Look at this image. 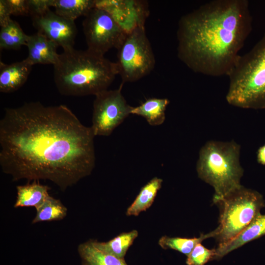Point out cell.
<instances>
[{"label": "cell", "instance_id": "14", "mask_svg": "<svg viewBox=\"0 0 265 265\" xmlns=\"http://www.w3.org/2000/svg\"><path fill=\"white\" fill-rule=\"evenodd\" d=\"M78 251L82 265H128L124 259L116 257L100 249L95 239L79 244Z\"/></svg>", "mask_w": 265, "mask_h": 265}, {"label": "cell", "instance_id": "20", "mask_svg": "<svg viewBox=\"0 0 265 265\" xmlns=\"http://www.w3.org/2000/svg\"><path fill=\"white\" fill-rule=\"evenodd\" d=\"M137 230L123 232L106 242H100L95 239L96 244L102 250L116 257L124 259L129 247L137 237Z\"/></svg>", "mask_w": 265, "mask_h": 265}, {"label": "cell", "instance_id": "18", "mask_svg": "<svg viewBox=\"0 0 265 265\" xmlns=\"http://www.w3.org/2000/svg\"><path fill=\"white\" fill-rule=\"evenodd\" d=\"M95 6L94 0H52L55 12L67 19L74 21L85 16Z\"/></svg>", "mask_w": 265, "mask_h": 265}, {"label": "cell", "instance_id": "11", "mask_svg": "<svg viewBox=\"0 0 265 265\" xmlns=\"http://www.w3.org/2000/svg\"><path fill=\"white\" fill-rule=\"evenodd\" d=\"M26 46L28 51L26 59L32 65L37 64L53 65L58 59V46L38 32L28 35Z\"/></svg>", "mask_w": 265, "mask_h": 265}, {"label": "cell", "instance_id": "16", "mask_svg": "<svg viewBox=\"0 0 265 265\" xmlns=\"http://www.w3.org/2000/svg\"><path fill=\"white\" fill-rule=\"evenodd\" d=\"M169 103L166 98H149L138 106H132L131 114L144 117L151 126H159L165 120V110Z\"/></svg>", "mask_w": 265, "mask_h": 265}, {"label": "cell", "instance_id": "5", "mask_svg": "<svg viewBox=\"0 0 265 265\" xmlns=\"http://www.w3.org/2000/svg\"><path fill=\"white\" fill-rule=\"evenodd\" d=\"M228 77L226 99L230 105L265 109V33L248 52L240 55Z\"/></svg>", "mask_w": 265, "mask_h": 265}, {"label": "cell", "instance_id": "27", "mask_svg": "<svg viewBox=\"0 0 265 265\" xmlns=\"http://www.w3.org/2000/svg\"><path fill=\"white\" fill-rule=\"evenodd\" d=\"M257 160L259 164L265 165V144L258 149L257 152Z\"/></svg>", "mask_w": 265, "mask_h": 265}, {"label": "cell", "instance_id": "24", "mask_svg": "<svg viewBox=\"0 0 265 265\" xmlns=\"http://www.w3.org/2000/svg\"><path fill=\"white\" fill-rule=\"evenodd\" d=\"M52 0H28L29 15L31 17L41 15L52 6Z\"/></svg>", "mask_w": 265, "mask_h": 265}, {"label": "cell", "instance_id": "19", "mask_svg": "<svg viewBox=\"0 0 265 265\" xmlns=\"http://www.w3.org/2000/svg\"><path fill=\"white\" fill-rule=\"evenodd\" d=\"M28 35L23 30L19 24L11 20L7 25L1 27L0 48L1 50H18L26 45Z\"/></svg>", "mask_w": 265, "mask_h": 265}, {"label": "cell", "instance_id": "4", "mask_svg": "<svg viewBox=\"0 0 265 265\" xmlns=\"http://www.w3.org/2000/svg\"><path fill=\"white\" fill-rule=\"evenodd\" d=\"M240 151V145L234 140H210L200 150L196 171L199 178L214 188L215 204L241 186Z\"/></svg>", "mask_w": 265, "mask_h": 265}, {"label": "cell", "instance_id": "6", "mask_svg": "<svg viewBox=\"0 0 265 265\" xmlns=\"http://www.w3.org/2000/svg\"><path fill=\"white\" fill-rule=\"evenodd\" d=\"M222 206L219 224L214 237L222 245L249 225L261 212L265 203L259 192L241 186L225 196L218 204Z\"/></svg>", "mask_w": 265, "mask_h": 265}, {"label": "cell", "instance_id": "9", "mask_svg": "<svg viewBox=\"0 0 265 265\" xmlns=\"http://www.w3.org/2000/svg\"><path fill=\"white\" fill-rule=\"evenodd\" d=\"M123 85L122 83L117 89H107L95 95L91 126L95 136H109L131 114L132 106L122 94Z\"/></svg>", "mask_w": 265, "mask_h": 265}, {"label": "cell", "instance_id": "21", "mask_svg": "<svg viewBox=\"0 0 265 265\" xmlns=\"http://www.w3.org/2000/svg\"><path fill=\"white\" fill-rule=\"evenodd\" d=\"M217 234L215 229L206 234H202L198 238H185L180 237H161L159 240V244L164 249H171L178 251L187 256L194 247L203 240L211 237H214Z\"/></svg>", "mask_w": 265, "mask_h": 265}, {"label": "cell", "instance_id": "3", "mask_svg": "<svg viewBox=\"0 0 265 265\" xmlns=\"http://www.w3.org/2000/svg\"><path fill=\"white\" fill-rule=\"evenodd\" d=\"M53 66L56 87L66 96H95L107 90L118 75L116 62L87 49L63 51Z\"/></svg>", "mask_w": 265, "mask_h": 265}, {"label": "cell", "instance_id": "26", "mask_svg": "<svg viewBox=\"0 0 265 265\" xmlns=\"http://www.w3.org/2000/svg\"><path fill=\"white\" fill-rule=\"evenodd\" d=\"M11 12L6 0H0V26L1 27L7 25L12 19Z\"/></svg>", "mask_w": 265, "mask_h": 265}, {"label": "cell", "instance_id": "13", "mask_svg": "<svg viewBox=\"0 0 265 265\" xmlns=\"http://www.w3.org/2000/svg\"><path fill=\"white\" fill-rule=\"evenodd\" d=\"M265 235V214L260 213L235 238L215 248L214 259H220L229 252Z\"/></svg>", "mask_w": 265, "mask_h": 265}, {"label": "cell", "instance_id": "8", "mask_svg": "<svg viewBox=\"0 0 265 265\" xmlns=\"http://www.w3.org/2000/svg\"><path fill=\"white\" fill-rule=\"evenodd\" d=\"M84 17L82 26L87 50L104 55L111 48L118 49L128 32L109 12L95 7Z\"/></svg>", "mask_w": 265, "mask_h": 265}, {"label": "cell", "instance_id": "23", "mask_svg": "<svg viewBox=\"0 0 265 265\" xmlns=\"http://www.w3.org/2000/svg\"><path fill=\"white\" fill-rule=\"evenodd\" d=\"M215 249H209L201 244H197L187 256V265H204L209 261L214 259Z\"/></svg>", "mask_w": 265, "mask_h": 265}, {"label": "cell", "instance_id": "12", "mask_svg": "<svg viewBox=\"0 0 265 265\" xmlns=\"http://www.w3.org/2000/svg\"><path fill=\"white\" fill-rule=\"evenodd\" d=\"M32 66L26 58L10 64L0 61V92L11 93L21 87L27 80Z\"/></svg>", "mask_w": 265, "mask_h": 265}, {"label": "cell", "instance_id": "22", "mask_svg": "<svg viewBox=\"0 0 265 265\" xmlns=\"http://www.w3.org/2000/svg\"><path fill=\"white\" fill-rule=\"evenodd\" d=\"M36 210V214L32 221V224L61 220L66 217L67 213V209L61 201L50 195Z\"/></svg>", "mask_w": 265, "mask_h": 265}, {"label": "cell", "instance_id": "25", "mask_svg": "<svg viewBox=\"0 0 265 265\" xmlns=\"http://www.w3.org/2000/svg\"><path fill=\"white\" fill-rule=\"evenodd\" d=\"M6 1L12 15H29L28 0H6Z\"/></svg>", "mask_w": 265, "mask_h": 265}, {"label": "cell", "instance_id": "15", "mask_svg": "<svg viewBox=\"0 0 265 265\" xmlns=\"http://www.w3.org/2000/svg\"><path fill=\"white\" fill-rule=\"evenodd\" d=\"M15 208L20 207H31L35 209L40 206L50 195V189L47 186L40 184L38 181H34L31 184L18 186Z\"/></svg>", "mask_w": 265, "mask_h": 265}, {"label": "cell", "instance_id": "10", "mask_svg": "<svg viewBox=\"0 0 265 265\" xmlns=\"http://www.w3.org/2000/svg\"><path fill=\"white\" fill-rule=\"evenodd\" d=\"M38 32L61 47L63 51L74 48L77 35L75 21L67 19L50 9L32 17Z\"/></svg>", "mask_w": 265, "mask_h": 265}, {"label": "cell", "instance_id": "2", "mask_svg": "<svg viewBox=\"0 0 265 265\" xmlns=\"http://www.w3.org/2000/svg\"><path fill=\"white\" fill-rule=\"evenodd\" d=\"M252 24L248 0L209 1L180 19L178 56L195 73L228 76Z\"/></svg>", "mask_w": 265, "mask_h": 265}, {"label": "cell", "instance_id": "17", "mask_svg": "<svg viewBox=\"0 0 265 265\" xmlns=\"http://www.w3.org/2000/svg\"><path fill=\"white\" fill-rule=\"evenodd\" d=\"M162 182L161 179L155 177L142 187L133 202L128 208L126 215L138 216L149 209L160 189Z\"/></svg>", "mask_w": 265, "mask_h": 265}, {"label": "cell", "instance_id": "7", "mask_svg": "<svg viewBox=\"0 0 265 265\" xmlns=\"http://www.w3.org/2000/svg\"><path fill=\"white\" fill-rule=\"evenodd\" d=\"M117 50L116 63L123 83L137 81L154 68L155 55L144 26L128 31Z\"/></svg>", "mask_w": 265, "mask_h": 265}, {"label": "cell", "instance_id": "1", "mask_svg": "<svg viewBox=\"0 0 265 265\" xmlns=\"http://www.w3.org/2000/svg\"><path fill=\"white\" fill-rule=\"evenodd\" d=\"M94 137L63 105L7 108L0 121V165L14 181L48 180L65 191L92 173Z\"/></svg>", "mask_w": 265, "mask_h": 265}]
</instances>
